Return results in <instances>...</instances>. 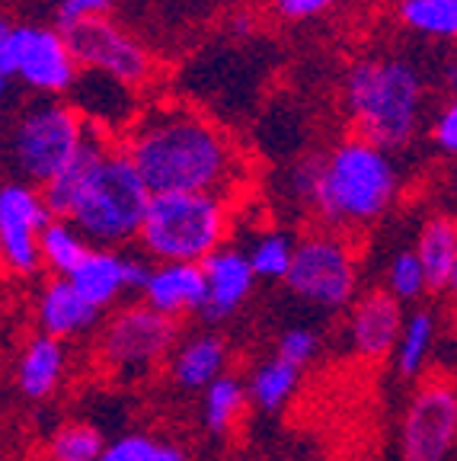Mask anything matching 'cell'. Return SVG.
I'll return each instance as SVG.
<instances>
[{
  "mask_svg": "<svg viewBox=\"0 0 457 461\" xmlns=\"http://www.w3.org/2000/svg\"><path fill=\"white\" fill-rule=\"evenodd\" d=\"M119 148L150 195L208 193L228 199L243 183L237 144L208 115L183 103H154L138 113Z\"/></svg>",
  "mask_w": 457,
  "mask_h": 461,
  "instance_id": "1",
  "label": "cell"
},
{
  "mask_svg": "<svg viewBox=\"0 0 457 461\" xmlns=\"http://www.w3.org/2000/svg\"><path fill=\"white\" fill-rule=\"evenodd\" d=\"M400 195V167L393 154L362 138H345L327 158H317L308 205L336 234L374 224Z\"/></svg>",
  "mask_w": 457,
  "mask_h": 461,
  "instance_id": "2",
  "label": "cell"
},
{
  "mask_svg": "<svg viewBox=\"0 0 457 461\" xmlns=\"http://www.w3.org/2000/svg\"><path fill=\"white\" fill-rule=\"evenodd\" d=\"M426 84L413 61L393 55L362 58L345 74V109L362 141L400 151L419 131Z\"/></svg>",
  "mask_w": 457,
  "mask_h": 461,
  "instance_id": "3",
  "label": "cell"
},
{
  "mask_svg": "<svg viewBox=\"0 0 457 461\" xmlns=\"http://www.w3.org/2000/svg\"><path fill=\"white\" fill-rule=\"evenodd\" d=\"M148 199L150 193L129 154L109 141L86 160L65 221H71L90 247L121 250L125 244L138 240Z\"/></svg>",
  "mask_w": 457,
  "mask_h": 461,
  "instance_id": "4",
  "label": "cell"
},
{
  "mask_svg": "<svg viewBox=\"0 0 457 461\" xmlns=\"http://www.w3.org/2000/svg\"><path fill=\"white\" fill-rule=\"evenodd\" d=\"M228 199L208 193H157L148 199L138 244L148 263H202L228 244Z\"/></svg>",
  "mask_w": 457,
  "mask_h": 461,
  "instance_id": "5",
  "label": "cell"
},
{
  "mask_svg": "<svg viewBox=\"0 0 457 461\" xmlns=\"http://www.w3.org/2000/svg\"><path fill=\"white\" fill-rule=\"evenodd\" d=\"M176 339L179 324L154 314L148 304H119L96 333V362L112 382L141 384L166 366Z\"/></svg>",
  "mask_w": 457,
  "mask_h": 461,
  "instance_id": "6",
  "label": "cell"
},
{
  "mask_svg": "<svg viewBox=\"0 0 457 461\" xmlns=\"http://www.w3.org/2000/svg\"><path fill=\"white\" fill-rule=\"evenodd\" d=\"M86 122L71 103L42 100L29 103L10 129V164L20 183L42 189L51 176L65 170L84 141Z\"/></svg>",
  "mask_w": 457,
  "mask_h": 461,
  "instance_id": "7",
  "label": "cell"
},
{
  "mask_svg": "<svg viewBox=\"0 0 457 461\" xmlns=\"http://www.w3.org/2000/svg\"><path fill=\"white\" fill-rule=\"evenodd\" d=\"M285 285L294 298L320 311H343L358 295L355 247L336 230H310L294 240Z\"/></svg>",
  "mask_w": 457,
  "mask_h": 461,
  "instance_id": "8",
  "label": "cell"
},
{
  "mask_svg": "<svg viewBox=\"0 0 457 461\" xmlns=\"http://www.w3.org/2000/svg\"><path fill=\"white\" fill-rule=\"evenodd\" d=\"M0 74L32 86L42 96H61L71 90L80 68L58 29L13 26L0 55Z\"/></svg>",
  "mask_w": 457,
  "mask_h": 461,
  "instance_id": "9",
  "label": "cell"
},
{
  "mask_svg": "<svg viewBox=\"0 0 457 461\" xmlns=\"http://www.w3.org/2000/svg\"><path fill=\"white\" fill-rule=\"evenodd\" d=\"M80 71H96L125 86H141L150 77V55L131 32L109 16L86 20L61 32Z\"/></svg>",
  "mask_w": 457,
  "mask_h": 461,
  "instance_id": "10",
  "label": "cell"
},
{
  "mask_svg": "<svg viewBox=\"0 0 457 461\" xmlns=\"http://www.w3.org/2000/svg\"><path fill=\"white\" fill-rule=\"evenodd\" d=\"M457 442V394L448 378H429L409 397L400 426L403 461H448Z\"/></svg>",
  "mask_w": 457,
  "mask_h": 461,
  "instance_id": "11",
  "label": "cell"
},
{
  "mask_svg": "<svg viewBox=\"0 0 457 461\" xmlns=\"http://www.w3.org/2000/svg\"><path fill=\"white\" fill-rule=\"evenodd\" d=\"M42 193L20 180L0 183V269L13 276H36L39 263V230L49 224Z\"/></svg>",
  "mask_w": 457,
  "mask_h": 461,
  "instance_id": "12",
  "label": "cell"
},
{
  "mask_svg": "<svg viewBox=\"0 0 457 461\" xmlns=\"http://www.w3.org/2000/svg\"><path fill=\"white\" fill-rule=\"evenodd\" d=\"M403 317H407L403 304L387 295L384 288H368L364 295H355L345 317V337L352 353L368 362L387 359L400 337Z\"/></svg>",
  "mask_w": 457,
  "mask_h": 461,
  "instance_id": "13",
  "label": "cell"
},
{
  "mask_svg": "<svg viewBox=\"0 0 457 461\" xmlns=\"http://www.w3.org/2000/svg\"><path fill=\"white\" fill-rule=\"evenodd\" d=\"M202 279H205V304H202V317L208 324H224L240 308L250 302L253 288H256V276L250 269V259L240 247H218L211 257L199 263Z\"/></svg>",
  "mask_w": 457,
  "mask_h": 461,
  "instance_id": "14",
  "label": "cell"
},
{
  "mask_svg": "<svg viewBox=\"0 0 457 461\" xmlns=\"http://www.w3.org/2000/svg\"><path fill=\"white\" fill-rule=\"evenodd\" d=\"M141 304L154 314L179 324L183 317L202 314L205 304V279L199 263H150L141 285Z\"/></svg>",
  "mask_w": 457,
  "mask_h": 461,
  "instance_id": "15",
  "label": "cell"
},
{
  "mask_svg": "<svg viewBox=\"0 0 457 461\" xmlns=\"http://www.w3.org/2000/svg\"><path fill=\"white\" fill-rule=\"evenodd\" d=\"M228 362H230V349L221 333L202 330L186 339L179 337L164 368L170 372V382L179 391H199L202 394L215 378H221L228 372Z\"/></svg>",
  "mask_w": 457,
  "mask_h": 461,
  "instance_id": "16",
  "label": "cell"
},
{
  "mask_svg": "<svg viewBox=\"0 0 457 461\" xmlns=\"http://www.w3.org/2000/svg\"><path fill=\"white\" fill-rule=\"evenodd\" d=\"M67 282L90 308L109 314L112 308H119V298L129 292V257L121 250L90 247L84 263L67 276Z\"/></svg>",
  "mask_w": 457,
  "mask_h": 461,
  "instance_id": "17",
  "label": "cell"
},
{
  "mask_svg": "<svg viewBox=\"0 0 457 461\" xmlns=\"http://www.w3.org/2000/svg\"><path fill=\"white\" fill-rule=\"evenodd\" d=\"M419 259L422 279H426V295H448L457 285V228L451 215H429L422 221L419 238L413 247Z\"/></svg>",
  "mask_w": 457,
  "mask_h": 461,
  "instance_id": "18",
  "label": "cell"
},
{
  "mask_svg": "<svg viewBox=\"0 0 457 461\" xmlns=\"http://www.w3.org/2000/svg\"><path fill=\"white\" fill-rule=\"evenodd\" d=\"M100 317H103L100 311L90 308V304L74 292L67 279H55V276H51L42 285V292H39L36 321L45 337H55V339H61V343L86 337V333L100 324Z\"/></svg>",
  "mask_w": 457,
  "mask_h": 461,
  "instance_id": "19",
  "label": "cell"
},
{
  "mask_svg": "<svg viewBox=\"0 0 457 461\" xmlns=\"http://www.w3.org/2000/svg\"><path fill=\"white\" fill-rule=\"evenodd\" d=\"M67 343L55 337H32L16 359V384L29 401H49L67 378Z\"/></svg>",
  "mask_w": 457,
  "mask_h": 461,
  "instance_id": "20",
  "label": "cell"
},
{
  "mask_svg": "<svg viewBox=\"0 0 457 461\" xmlns=\"http://www.w3.org/2000/svg\"><path fill=\"white\" fill-rule=\"evenodd\" d=\"M435 337H438V317L432 308H413L403 317L400 337L393 343V368L403 378H419L429 366L432 353H435Z\"/></svg>",
  "mask_w": 457,
  "mask_h": 461,
  "instance_id": "21",
  "label": "cell"
},
{
  "mask_svg": "<svg viewBox=\"0 0 457 461\" xmlns=\"http://www.w3.org/2000/svg\"><path fill=\"white\" fill-rule=\"evenodd\" d=\"M243 388H246V403L259 413H282L300 388V368L288 366L279 356H269L253 368L250 378H243Z\"/></svg>",
  "mask_w": 457,
  "mask_h": 461,
  "instance_id": "22",
  "label": "cell"
},
{
  "mask_svg": "<svg viewBox=\"0 0 457 461\" xmlns=\"http://www.w3.org/2000/svg\"><path fill=\"white\" fill-rule=\"evenodd\" d=\"M86 253H90L86 238L65 218H49V224L39 230V263L55 279H67L84 263Z\"/></svg>",
  "mask_w": 457,
  "mask_h": 461,
  "instance_id": "23",
  "label": "cell"
},
{
  "mask_svg": "<svg viewBox=\"0 0 457 461\" xmlns=\"http://www.w3.org/2000/svg\"><path fill=\"white\" fill-rule=\"evenodd\" d=\"M246 407L250 403H246V388H243L240 375L224 372L221 378H215L202 391V423L215 436H224V432L234 429Z\"/></svg>",
  "mask_w": 457,
  "mask_h": 461,
  "instance_id": "24",
  "label": "cell"
},
{
  "mask_svg": "<svg viewBox=\"0 0 457 461\" xmlns=\"http://www.w3.org/2000/svg\"><path fill=\"white\" fill-rule=\"evenodd\" d=\"M397 20L426 39H454L457 0H397Z\"/></svg>",
  "mask_w": 457,
  "mask_h": 461,
  "instance_id": "25",
  "label": "cell"
},
{
  "mask_svg": "<svg viewBox=\"0 0 457 461\" xmlns=\"http://www.w3.org/2000/svg\"><path fill=\"white\" fill-rule=\"evenodd\" d=\"M103 432L94 423L84 420H71L61 423L45 442V458L49 461H100L103 455Z\"/></svg>",
  "mask_w": 457,
  "mask_h": 461,
  "instance_id": "26",
  "label": "cell"
},
{
  "mask_svg": "<svg viewBox=\"0 0 457 461\" xmlns=\"http://www.w3.org/2000/svg\"><path fill=\"white\" fill-rule=\"evenodd\" d=\"M246 259H250V269L256 276V282H285L288 267H291V253H294V238L291 234H282V230H269L263 238L253 240Z\"/></svg>",
  "mask_w": 457,
  "mask_h": 461,
  "instance_id": "27",
  "label": "cell"
},
{
  "mask_svg": "<svg viewBox=\"0 0 457 461\" xmlns=\"http://www.w3.org/2000/svg\"><path fill=\"white\" fill-rule=\"evenodd\" d=\"M390 298L400 304H416L426 298V279H422L419 259H416L413 247H403L390 257L384 269V285H381Z\"/></svg>",
  "mask_w": 457,
  "mask_h": 461,
  "instance_id": "28",
  "label": "cell"
},
{
  "mask_svg": "<svg viewBox=\"0 0 457 461\" xmlns=\"http://www.w3.org/2000/svg\"><path fill=\"white\" fill-rule=\"evenodd\" d=\"M272 356H279L288 366L304 372V368L320 356V333H317L314 327H300V324L285 327V330L279 333V339H275V353Z\"/></svg>",
  "mask_w": 457,
  "mask_h": 461,
  "instance_id": "29",
  "label": "cell"
},
{
  "mask_svg": "<svg viewBox=\"0 0 457 461\" xmlns=\"http://www.w3.org/2000/svg\"><path fill=\"white\" fill-rule=\"evenodd\" d=\"M109 10H112V0H61L58 4V32L80 26L86 20L109 16Z\"/></svg>",
  "mask_w": 457,
  "mask_h": 461,
  "instance_id": "30",
  "label": "cell"
},
{
  "mask_svg": "<svg viewBox=\"0 0 457 461\" xmlns=\"http://www.w3.org/2000/svg\"><path fill=\"white\" fill-rule=\"evenodd\" d=\"M429 138L442 154H454L457 151V106L454 103H444L442 109L435 113L432 119V129H429Z\"/></svg>",
  "mask_w": 457,
  "mask_h": 461,
  "instance_id": "31",
  "label": "cell"
},
{
  "mask_svg": "<svg viewBox=\"0 0 457 461\" xmlns=\"http://www.w3.org/2000/svg\"><path fill=\"white\" fill-rule=\"evenodd\" d=\"M329 7H336V0H272V10L288 23H304L323 16Z\"/></svg>",
  "mask_w": 457,
  "mask_h": 461,
  "instance_id": "32",
  "label": "cell"
},
{
  "mask_svg": "<svg viewBox=\"0 0 457 461\" xmlns=\"http://www.w3.org/2000/svg\"><path fill=\"white\" fill-rule=\"evenodd\" d=\"M148 461H189V458H186V452H183L179 446H173V442L160 439L157 448H154V455H150Z\"/></svg>",
  "mask_w": 457,
  "mask_h": 461,
  "instance_id": "33",
  "label": "cell"
},
{
  "mask_svg": "<svg viewBox=\"0 0 457 461\" xmlns=\"http://www.w3.org/2000/svg\"><path fill=\"white\" fill-rule=\"evenodd\" d=\"M10 32H13V23H10L7 16H0V55H4V49H7Z\"/></svg>",
  "mask_w": 457,
  "mask_h": 461,
  "instance_id": "34",
  "label": "cell"
},
{
  "mask_svg": "<svg viewBox=\"0 0 457 461\" xmlns=\"http://www.w3.org/2000/svg\"><path fill=\"white\" fill-rule=\"evenodd\" d=\"M7 90H10V80L4 77V74H0V100H4V96H7Z\"/></svg>",
  "mask_w": 457,
  "mask_h": 461,
  "instance_id": "35",
  "label": "cell"
},
{
  "mask_svg": "<svg viewBox=\"0 0 457 461\" xmlns=\"http://www.w3.org/2000/svg\"><path fill=\"white\" fill-rule=\"evenodd\" d=\"M58 4H61V0H58Z\"/></svg>",
  "mask_w": 457,
  "mask_h": 461,
  "instance_id": "36",
  "label": "cell"
}]
</instances>
